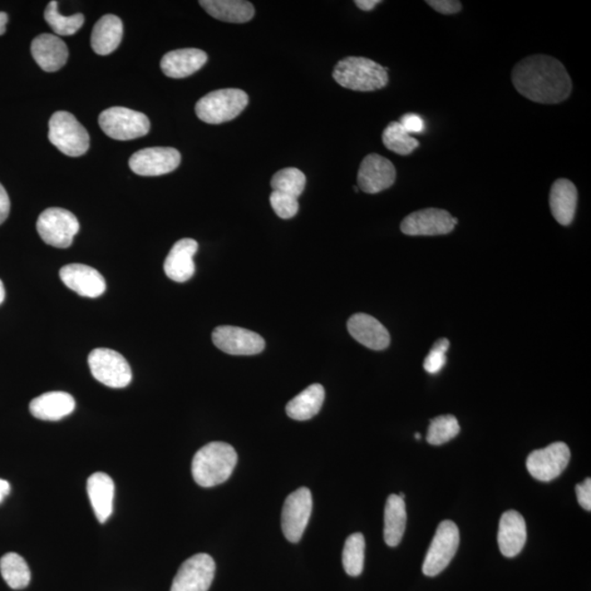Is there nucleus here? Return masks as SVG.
Masks as SVG:
<instances>
[{"instance_id":"obj_21","label":"nucleus","mask_w":591,"mask_h":591,"mask_svg":"<svg viewBox=\"0 0 591 591\" xmlns=\"http://www.w3.org/2000/svg\"><path fill=\"white\" fill-rule=\"evenodd\" d=\"M31 53L34 61L44 72L54 73L65 65L68 48L65 42L53 34H41L33 39Z\"/></svg>"},{"instance_id":"obj_9","label":"nucleus","mask_w":591,"mask_h":591,"mask_svg":"<svg viewBox=\"0 0 591 591\" xmlns=\"http://www.w3.org/2000/svg\"><path fill=\"white\" fill-rule=\"evenodd\" d=\"M460 535L455 522L442 521L438 526L425 561L423 564V573L428 578L441 574L450 564L459 546Z\"/></svg>"},{"instance_id":"obj_27","label":"nucleus","mask_w":591,"mask_h":591,"mask_svg":"<svg viewBox=\"0 0 591 591\" xmlns=\"http://www.w3.org/2000/svg\"><path fill=\"white\" fill-rule=\"evenodd\" d=\"M210 16L230 23H244L254 17L253 4L244 0H201Z\"/></svg>"},{"instance_id":"obj_4","label":"nucleus","mask_w":591,"mask_h":591,"mask_svg":"<svg viewBox=\"0 0 591 591\" xmlns=\"http://www.w3.org/2000/svg\"><path fill=\"white\" fill-rule=\"evenodd\" d=\"M249 103V97L240 89H221L200 98L195 112L209 124H223L239 116Z\"/></svg>"},{"instance_id":"obj_46","label":"nucleus","mask_w":591,"mask_h":591,"mask_svg":"<svg viewBox=\"0 0 591 591\" xmlns=\"http://www.w3.org/2000/svg\"><path fill=\"white\" fill-rule=\"evenodd\" d=\"M422 438L421 433H415V440L420 441Z\"/></svg>"},{"instance_id":"obj_39","label":"nucleus","mask_w":591,"mask_h":591,"mask_svg":"<svg viewBox=\"0 0 591 591\" xmlns=\"http://www.w3.org/2000/svg\"><path fill=\"white\" fill-rule=\"evenodd\" d=\"M426 4L442 14L457 13L462 8V4L458 0H427Z\"/></svg>"},{"instance_id":"obj_37","label":"nucleus","mask_w":591,"mask_h":591,"mask_svg":"<svg viewBox=\"0 0 591 591\" xmlns=\"http://www.w3.org/2000/svg\"><path fill=\"white\" fill-rule=\"evenodd\" d=\"M275 214L283 219L293 218L299 210L298 199L282 192L273 191L270 197Z\"/></svg>"},{"instance_id":"obj_30","label":"nucleus","mask_w":591,"mask_h":591,"mask_svg":"<svg viewBox=\"0 0 591 591\" xmlns=\"http://www.w3.org/2000/svg\"><path fill=\"white\" fill-rule=\"evenodd\" d=\"M0 573L9 587L16 590L26 588L31 580V571L27 561L13 552L0 560Z\"/></svg>"},{"instance_id":"obj_35","label":"nucleus","mask_w":591,"mask_h":591,"mask_svg":"<svg viewBox=\"0 0 591 591\" xmlns=\"http://www.w3.org/2000/svg\"><path fill=\"white\" fill-rule=\"evenodd\" d=\"M270 185L273 191L282 192V193L298 199L303 194L305 186V176L303 171L296 167H286V169L276 172Z\"/></svg>"},{"instance_id":"obj_5","label":"nucleus","mask_w":591,"mask_h":591,"mask_svg":"<svg viewBox=\"0 0 591 591\" xmlns=\"http://www.w3.org/2000/svg\"><path fill=\"white\" fill-rule=\"evenodd\" d=\"M48 140L64 155L79 157L85 155L90 147L88 132L72 113H54L48 123Z\"/></svg>"},{"instance_id":"obj_23","label":"nucleus","mask_w":591,"mask_h":591,"mask_svg":"<svg viewBox=\"0 0 591 591\" xmlns=\"http://www.w3.org/2000/svg\"><path fill=\"white\" fill-rule=\"evenodd\" d=\"M75 407V398L63 391L44 393L30 403V412L42 421L62 420L72 414Z\"/></svg>"},{"instance_id":"obj_38","label":"nucleus","mask_w":591,"mask_h":591,"mask_svg":"<svg viewBox=\"0 0 591 591\" xmlns=\"http://www.w3.org/2000/svg\"><path fill=\"white\" fill-rule=\"evenodd\" d=\"M406 130L408 134H420L425 130V123L421 116L414 115V113H408V115L403 116L401 121L398 122Z\"/></svg>"},{"instance_id":"obj_34","label":"nucleus","mask_w":591,"mask_h":591,"mask_svg":"<svg viewBox=\"0 0 591 591\" xmlns=\"http://www.w3.org/2000/svg\"><path fill=\"white\" fill-rule=\"evenodd\" d=\"M459 433V422L455 416L441 415L431 421L426 441L430 445L441 446L453 440Z\"/></svg>"},{"instance_id":"obj_26","label":"nucleus","mask_w":591,"mask_h":591,"mask_svg":"<svg viewBox=\"0 0 591 591\" xmlns=\"http://www.w3.org/2000/svg\"><path fill=\"white\" fill-rule=\"evenodd\" d=\"M123 38L122 20L106 14L96 23L91 34V47L98 56H106L116 51Z\"/></svg>"},{"instance_id":"obj_25","label":"nucleus","mask_w":591,"mask_h":591,"mask_svg":"<svg viewBox=\"0 0 591 591\" xmlns=\"http://www.w3.org/2000/svg\"><path fill=\"white\" fill-rule=\"evenodd\" d=\"M115 482L103 472L93 473L87 482V492L97 519L101 524L110 518L115 500Z\"/></svg>"},{"instance_id":"obj_47","label":"nucleus","mask_w":591,"mask_h":591,"mask_svg":"<svg viewBox=\"0 0 591 591\" xmlns=\"http://www.w3.org/2000/svg\"><path fill=\"white\" fill-rule=\"evenodd\" d=\"M398 496H400L402 500H404V497H406V495H404L403 492H400V494H398Z\"/></svg>"},{"instance_id":"obj_2","label":"nucleus","mask_w":591,"mask_h":591,"mask_svg":"<svg viewBox=\"0 0 591 591\" xmlns=\"http://www.w3.org/2000/svg\"><path fill=\"white\" fill-rule=\"evenodd\" d=\"M238 462V455L229 443H207L195 453L192 461V475L201 487H214L229 479Z\"/></svg>"},{"instance_id":"obj_32","label":"nucleus","mask_w":591,"mask_h":591,"mask_svg":"<svg viewBox=\"0 0 591 591\" xmlns=\"http://www.w3.org/2000/svg\"><path fill=\"white\" fill-rule=\"evenodd\" d=\"M364 548H366V542L361 532L349 535L345 542L342 556L343 566L347 575L352 578H357L363 573Z\"/></svg>"},{"instance_id":"obj_14","label":"nucleus","mask_w":591,"mask_h":591,"mask_svg":"<svg viewBox=\"0 0 591 591\" xmlns=\"http://www.w3.org/2000/svg\"><path fill=\"white\" fill-rule=\"evenodd\" d=\"M181 164V154L171 147H150L136 151L131 157L130 167L134 174L142 176H158L170 174Z\"/></svg>"},{"instance_id":"obj_18","label":"nucleus","mask_w":591,"mask_h":591,"mask_svg":"<svg viewBox=\"0 0 591 591\" xmlns=\"http://www.w3.org/2000/svg\"><path fill=\"white\" fill-rule=\"evenodd\" d=\"M349 334L358 343L373 351H382L390 345V334L377 319L366 313H356L347 322Z\"/></svg>"},{"instance_id":"obj_11","label":"nucleus","mask_w":591,"mask_h":591,"mask_svg":"<svg viewBox=\"0 0 591 591\" xmlns=\"http://www.w3.org/2000/svg\"><path fill=\"white\" fill-rule=\"evenodd\" d=\"M570 450L564 442L551 443L544 450L532 451L526 465L530 475L542 482L556 479L568 467Z\"/></svg>"},{"instance_id":"obj_31","label":"nucleus","mask_w":591,"mask_h":591,"mask_svg":"<svg viewBox=\"0 0 591 591\" xmlns=\"http://www.w3.org/2000/svg\"><path fill=\"white\" fill-rule=\"evenodd\" d=\"M383 145L398 155L407 156L420 146V142L404 130L400 123L391 122L382 133Z\"/></svg>"},{"instance_id":"obj_6","label":"nucleus","mask_w":591,"mask_h":591,"mask_svg":"<svg viewBox=\"0 0 591 591\" xmlns=\"http://www.w3.org/2000/svg\"><path fill=\"white\" fill-rule=\"evenodd\" d=\"M98 125L106 135L117 141L135 140L150 130V122L144 113L122 107L103 111L98 116Z\"/></svg>"},{"instance_id":"obj_36","label":"nucleus","mask_w":591,"mask_h":591,"mask_svg":"<svg viewBox=\"0 0 591 591\" xmlns=\"http://www.w3.org/2000/svg\"><path fill=\"white\" fill-rule=\"evenodd\" d=\"M450 343L447 338H441L433 345L430 354L424 361V369L428 373L435 374L441 371L447 362L446 353L450 349Z\"/></svg>"},{"instance_id":"obj_22","label":"nucleus","mask_w":591,"mask_h":591,"mask_svg":"<svg viewBox=\"0 0 591 591\" xmlns=\"http://www.w3.org/2000/svg\"><path fill=\"white\" fill-rule=\"evenodd\" d=\"M209 59L199 48H181L167 53L161 59L160 67L170 78H185L193 75L203 67Z\"/></svg>"},{"instance_id":"obj_3","label":"nucleus","mask_w":591,"mask_h":591,"mask_svg":"<svg viewBox=\"0 0 591 591\" xmlns=\"http://www.w3.org/2000/svg\"><path fill=\"white\" fill-rule=\"evenodd\" d=\"M339 86L354 91H376L388 85V68L366 57L349 56L339 61L333 71Z\"/></svg>"},{"instance_id":"obj_42","label":"nucleus","mask_w":591,"mask_h":591,"mask_svg":"<svg viewBox=\"0 0 591 591\" xmlns=\"http://www.w3.org/2000/svg\"><path fill=\"white\" fill-rule=\"evenodd\" d=\"M381 2H379V0H356L355 2V4L359 9L364 10V12H371L374 7L377 6L378 4H381Z\"/></svg>"},{"instance_id":"obj_1","label":"nucleus","mask_w":591,"mask_h":591,"mask_svg":"<svg viewBox=\"0 0 591 591\" xmlns=\"http://www.w3.org/2000/svg\"><path fill=\"white\" fill-rule=\"evenodd\" d=\"M511 81L521 96L542 105H558L565 101L573 88L563 64L548 56L522 59L512 69Z\"/></svg>"},{"instance_id":"obj_33","label":"nucleus","mask_w":591,"mask_h":591,"mask_svg":"<svg viewBox=\"0 0 591 591\" xmlns=\"http://www.w3.org/2000/svg\"><path fill=\"white\" fill-rule=\"evenodd\" d=\"M44 18L57 36H73L85 23V17L82 13H76L71 17L62 16L58 12L57 2H51L47 4Z\"/></svg>"},{"instance_id":"obj_20","label":"nucleus","mask_w":591,"mask_h":591,"mask_svg":"<svg viewBox=\"0 0 591 591\" xmlns=\"http://www.w3.org/2000/svg\"><path fill=\"white\" fill-rule=\"evenodd\" d=\"M497 541H499L501 554L506 558H515L524 549L527 541V527L524 517L518 511L509 510L502 514Z\"/></svg>"},{"instance_id":"obj_16","label":"nucleus","mask_w":591,"mask_h":591,"mask_svg":"<svg viewBox=\"0 0 591 591\" xmlns=\"http://www.w3.org/2000/svg\"><path fill=\"white\" fill-rule=\"evenodd\" d=\"M397 171L392 162L378 154L364 157L359 167V189L367 194H377L389 189L396 182Z\"/></svg>"},{"instance_id":"obj_8","label":"nucleus","mask_w":591,"mask_h":591,"mask_svg":"<svg viewBox=\"0 0 591 591\" xmlns=\"http://www.w3.org/2000/svg\"><path fill=\"white\" fill-rule=\"evenodd\" d=\"M92 376L107 387L125 388L132 381V369L120 353L108 348H96L89 354Z\"/></svg>"},{"instance_id":"obj_40","label":"nucleus","mask_w":591,"mask_h":591,"mask_svg":"<svg viewBox=\"0 0 591 591\" xmlns=\"http://www.w3.org/2000/svg\"><path fill=\"white\" fill-rule=\"evenodd\" d=\"M576 495L579 505L584 510H591V480L586 479L581 484L576 485Z\"/></svg>"},{"instance_id":"obj_17","label":"nucleus","mask_w":591,"mask_h":591,"mask_svg":"<svg viewBox=\"0 0 591 591\" xmlns=\"http://www.w3.org/2000/svg\"><path fill=\"white\" fill-rule=\"evenodd\" d=\"M62 282L82 297L97 298L106 292L107 284L96 269L85 264H68L59 270Z\"/></svg>"},{"instance_id":"obj_19","label":"nucleus","mask_w":591,"mask_h":591,"mask_svg":"<svg viewBox=\"0 0 591 591\" xmlns=\"http://www.w3.org/2000/svg\"><path fill=\"white\" fill-rule=\"evenodd\" d=\"M199 244L193 239H181L172 246L165 261V273L176 283H184L195 273L194 255Z\"/></svg>"},{"instance_id":"obj_10","label":"nucleus","mask_w":591,"mask_h":591,"mask_svg":"<svg viewBox=\"0 0 591 591\" xmlns=\"http://www.w3.org/2000/svg\"><path fill=\"white\" fill-rule=\"evenodd\" d=\"M313 512V495L307 487H300L286 499L282 511L285 538L292 544L302 540Z\"/></svg>"},{"instance_id":"obj_44","label":"nucleus","mask_w":591,"mask_h":591,"mask_svg":"<svg viewBox=\"0 0 591 591\" xmlns=\"http://www.w3.org/2000/svg\"><path fill=\"white\" fill-rule=\"evenodd\" d=\"M8 23L7 13H0V36H3L6 32V26Z\"/></svg>"},{"instance_id":"obj_13","label":"nucleus","mask_w":591,"mask_h":591,"mask_svg":"<svg viewBox=\"0 0 591 591\" xmlns=\"http://www.w3.org/2000/svg\"><path fill=\"white\" fill-rule=\"evenodd\" d=\"M211 338L217 348L235 356H250L262 353L265 348V341L261 335L231 325L216 328Z\"/></svg>"},{"instance_id":"obj_7","label":"nucleus","mask_w":591,"mask_h":591,"mask_svg":"<svg viewBox=\"0 0 591 591\" xmlns=\"http://www.w3.org/2000/svg\"><path fill=\"white\" fill-rule=\"evenodd\" d=\"M37 229L44 243L58 249H67L79 231V221L71 211L51 207L39 216Z\"/></svg>"},{"instance_id":"obj_12","label":"nucleus","mask_w":591,"mask_h":591,"mask_svg":"<svg viewBox=\"0 0 591 591\" xmlns=\"http://www.w3.org/2000/svg\"><path fill=\"white\" fill-rule=\"evenodd\" d=\"M215 570V561L210 555L200 553L192 556L177 570L170 591H209Z\"/></svg>"},{"instance_id":"obj_28","label":"nucleus","mask_w":591,"mask_h":591,"mask_svg":"<svg viewBox=\"0 0 591 591\" xmlns=\"http://www.w3.org/2000/svg\"><path fill=\"white\" fill-rule=\"evenodd\" d=\"M324 398L322 384H312L287 403L286 413L293 420L308 421L321 410Z\"/></svg>"},{"instance_id":"obj_24","label":"nucleus","mask_w":591,"mask_h":591,"mask_svg":"<svg viewBox=\"0 0 591 591\" xmlns=\"http://www.w3.org/2000/svg\"><path fill=\"white\" fill-rule=\"evenodd\" d=\"M578 192L573 182L556 180L550 191V209L556 221L569 226L573 221L578 207Z\"/></svg>"},{"instance_id":"obj_43","label":"nucleus","mask_w":591,"mask_h":591,"mask_svg":"<svg viewBox=\"0 0 591 591\" xmlns=\"http://www.w3.org/2000/svg\"><path fill=\"white\" fill-rule=\"evenodd\" d=\"M10 492V484L6 480L0 479V502H2Z\"/></svg>"},{"instance_id":"obj_29","label":"nucleus","mask_w":591,"mask_h":591,"mask_svg":"<svg viewBox=\"0 0 591 591\" xmlns=\"http://www.w3.org/2000/svg\"><path fill=\"white\" fill-rule=\"evenodd\" d=\"M407 526L406 502L398 495L388 497L384 507V541L389 546L400 544Z\"/></svg>"},{"instance_id":"obj_15","label":"nucleus","mask_w":591,"mask_h":591,"mask_svg":"<svg viewBox=\"0 0 591 591\" xmlns=\"http://www.w3.org/2000/svg\"><path fill=\"white\" fill-rule=\"evenodd\" d=\"M458 219L450 211L440 209H425L406 217L401 231L407 236H442L450 234Z\"/></svg>"},{"instance_id":"obj_41","label":"nucleus","mask_w":591,"mask_h":591,"mask_svg":"<svg viewBox=\"0 0 591 591\" xmlns=\"http://www.w3.org/2000/svg\"><path fill=\"white\" fill-rule=\"evenodd\" d=\"M10 213V200L7 191L0 184V225L8 218Z\"/></svg>"},{"instance_id":"obj_45","label":"nucleus","mask_w":591,"mask_h":591,"mask_svg":"<svg viewBox=\"0 0 591 591\" xmlns=\"http://www.w3.org/2000/svg\"><path fill=\"white\" fill-rule=\"evenodd\" d=\"M4 297H6V290H4V286L0 279V304L4 303Z\"/></svg>"}]
</instances>
